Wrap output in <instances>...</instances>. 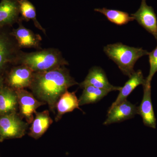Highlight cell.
<instances>
[{
    "instance_id": "6da1fadb",
    "label": "cell",
    "mask_w": 157,
    "mask_h": 157,
    "mask_svg": "<svg viewBox=\"0 0 157 157\" xmlns=\"http://www.w3.org/2000/svg\"><path fill=\"white\" fill-rule=\"evenodd\" d=\"M77 84L69 70L63 66L44 72H34L29 88L38 100L48 104L54 112L60 97L68 88Z\"/></svg>"
},
{
    "instance_id": "7a4b0ae2",
    "label": "cell",
    "mask_w": 157,
    "mask_h": 157,
    "mask_svg": "<svg viewBox=\"0 0 157 157\" xmlns=\"http://www.w3.org/2000/svg\"><path fill=\"white\" fill-rule=\"evenodd\" d=\"M58 49L48 48L34 52H21L17 65H23L34 72H44L69 65Z\"/></svg>"
},
{
    "instance_id": "3957f363",
    "label": "cell",
    "mask_w": 157,
    "mask_h": 157,
    "mask_svg": "<svg viewBox=\"0 0 157 157\" xmlns=\"http://www.w3.org/2000/svg\"><path fill=\"white\" fill-rule=\"evenodd\" d=\"M104 52L117 65L124 75L130 77L134 72L135 63L149 52L141 48H135L121 42L109 44L104 47Z\"/></svg>"
},
{
    "instance_id": "277c9868",
    "label": "cell",
    "mask_w": 157,
    "mask_h": 157,
    "mask_svg": "<svg viewBox=\"0 0 157 157\" xmlns=\"http://www.w3.org/2000/svg\"><path fill=\"white\" fill-rule=\"evenodd\" d=\"M10 28L0 27V76H5L12 67L17 65L22 52L11 35Z\"/></svg>"
},
{
    "instance_id": "5b68a950",
    "label": "cell",
    "mask_w": 157,
    "mask_h": 157,
    "mask_svg": "<svg viewBox=\"0 0 157 157\" xmlns=\"http://www.w3.org/2000/svg\"><path fill=\"white\" fill-rule=\"evenodd\" d=\"M29 124L19 113H12L0 116V142L8 139L21 138L27 133Z\"/></svg>"
},
{
    "instance_id": "8992f818",
    "label": "cell",
    "mask_w": 157,
    "mask_h": 157,
    "mask_svg": "<svg viewBox=\"0 0 157 157\" xmlns=\"http://www.w3.org/2000/svg\"><path fill=\"white\" fill-rule=\"evenodd\" d=\"M34 72L30 68L23 65L12 67L6 73L5 84L16 91L29 88L33 81Z\"/></svg>"
},
{
    "instance_id": "52a82bcc",
    "label": "cell",
    "mask_w": 157,
    "mask_h": 157,
    "mask_svg": "<svg viewBox=\"0 0 157 157\" xmlns=\"http://www.w3.org/2000/svg\"><path fill=\"white\" fill-rule=\"evenodd\" d=\"M17 94L19 114L26 122L30 124L33 121L34 114L39 107L46 104L39 101L33 94L25 89L15 91Z\"/></svg>"
},
{
    "instance_id": "ba28073f",
    "label": "cell",
    "mask_w": 157,
    "mask_h": 157,
    "mask_svg": "<svg viewBox=\"0 0 157 157\" xmlns=\"http://www.w3.org/2000/svg\"><path fill=\"white\" fill-rule=\"evenodd\" d=\"M131 16L140 25L154 36L157 41V17L151 6H147L146 0H142L139 9Z\"/></svg>"
},
{
    "instance_id": "9c48e42d",
    "label": "cell",
    "mask_w": 157,
    "mask_h": 157,
    "mask_svg": "<svg viewBox=\"0 0 157 157\" xmlns=\"http://www.w3.org/2000/svg\"><path fill=\"white\" fill-rule=\"evenodd\" d=\"M17 29L11 30V34L17 41L19 48H34L41 50L42 37L39 34H36L29 29L23 25L22 21L20 20Z\"/></svg>"
},
{
    "instance_id": "30bf717a",
    "label": "cell",
    "mask_w": 157,
    "mask_h": 157,
    "mask_svg": "<svg viewBox=\"0 0 157 157\" xmlns=\"http://www.w3.org/2000/svg\"><path fill=\"white\" fill-rule=\"evenodd\" d=\"M137 114V107L128 100L123 101L114 107L109 109L107 118L104 122L105 125L119 123L132 118Z\"/></svg>"
},
{
    "instance_id": "8fae6325",
    "label": "cell",
    "mask_w": 157,
    "mask_h": 157,
    "mask_svg": "<svg viewBox=\"0 0 157 157\" xmlns=\"http://www.w3.org/2000/svg\"><path fill=\"white\" fill-rule=\"evenodd\" d=\"M79 85L82 88L85 86H91L109 92L120 91L121 88L120 86H115L110 84L105 72L101 67H98L91 68L84 81Z\"/></svg>"
},
{
    "instance_id": "7c38bea8",
    "label": "cell",
    "mask_w": 157,
    "mask_h": 157,
    "mask_svg": "<svg viewBox=\"0 0 157 157\" xmlns=\"http://www.w3.org/2000/svg\"><path fill=\"white\" fill-rule=\"evenodd\" d=\"M143 86V99L140 106L137 107V114L141 117L144 124L146 126L155 129L156 120L152 103L151 86L146 82Z\"/></svg>"
},
{
    "instance_id": "4fadbf2b",
    "label": "cell",
    "mask_w": 157,
    "mask_h": 157,
    "mask_svg": "<svg viewBox=\"0 0 157 157\" xmlns=\"http://www.w3.org/2000/svg\"><path fill=\"white\" fill-rule=\"evenodd\" d=\"M19 4L17 0H1L0 2V27H11L19 22Z\"/></svg>"
},
{
    "instance_id": "5bb4252c",
    "label": "cell",
    "mask_w": 157,
    "mask_h": 157,
    "mask_svg": "<svg viewBox=\"0 0 157 157\" xmlns=\"http://www.w3.org/2000/svg\"><path fill=\"white\" fill-rule=\"evenodd\" d=\"M35 117L32 123L28 135L37 140L44 135L53 123L49 111L45 110L35 113Z\"/></svg>"
},
{
    "instance_id": "9a60e30c",
    "label": "cell",
    "mask_w": 157,
    "mask_h": 157,
    "mask_svg": "<svg viewBox=\"0 0 157 157\" xmlns=\"http://www.w3.org/2000/svg\"><path fill=\"white\" fill-rule=\"evenodd\" d=\"M146 82V79L144 77L142 71L140 70L135 71L132 76L129 77V79L126 82L124 86L121 87L117 98L109 109H111L126 100L128 96L137 86L140 85L144 86Z\"/></svg>"
},
{
    "instance_id": "2e32d148",
    "label": "cell",
    "mask_w": 157,
    "mask_h": 157,
    "mask_svg": "<svg viewBox=\"0 0 157 157\" xmlns=\"http://www.w3.org/2000/svg\"><path fill=\"white\" fill-rule=\"evenodd\" d=\"M76 92V91L70 92L67 90L60 97L56 107L57 114L55 121L56 122L62 118L65 113L72 112L76 109L81 110Z\"/></svg>"
},
{
    "instance_id": "e0dca14e",
    "label": "cell",
    "mask_w": 157,
    "mask_h": 157,
    "mask_svg": "<svg viewBox=\"0 0 157 157\" xmlns=\"http://www.w3.org/2000/svg\"><path fill=\"white\" fill-rule=\"evenodd\" d=\"M18 102L15 90L4 86L0 91V116L17 112Z\"/></svg>"
},
{
    "instance_id": "ac0fdd59",
    "label": "cell",
    "mask_w": 157,
    "mask_h": 157,
    "mask_svg": "<svg viewBox=\"0 0 157 157\" xmlns=\"http://www.w3.org/2000/svg\"><path fill=\"white\" fill-rule=\"evenodd\" d=\"M19 4L20 20L28 21H33L36 27L46 35V30L40 24L37 19L36 12L35 6L29 0H17Z\"/></svg>"
},
{
    "instance_id": "d6986e66",
    "label": "cell",
    "mask_w": 157,
    "mask_h": 157,
    "mask_svg": "<svg viewBox=\"0 0 157 157\" xmlns=\"http://www.w3.org/2000/svg\"><path fill=\"white\" fill-rule=\"evenodd\" d=\"M109 92L91 86L83 88V90L78 99L79 106L97 103L108 94Z\"/></svg>"
},
{
    "instance_id": "ffe728a7",
    "label": "cell",
    "mask_w": 157,
    "mask_h": 157,
    "mask_svg": "<svg viewBox=\"0 0 157 157\" xmlns=\"http://www.w3.org/2000/svg\"><path fill=\"white\" fill-rule=\"evenodd\" d=\"M94 11L104 14L109 21L118 25H124L134 20L132 16L124 11L105 8L95 9Z\"/></svg>"
},
{
    "instance_id": "44dd1931",
    "label": "cell",
    "mask_w": 157,
    "mask_h": 157,
    "mask_svg": "<svg viewBox=\"0 0 157 157\" xmlns=\"http://www.w3.org/2000/svg\"><path fill=\"white\" fill-rule=\"evenodd\" d=\"M149 62L150 64V71L147 78L146 83L151 84L152 78L157 72V45L151 52L149 53Z\"/></svg>"
},
{
    "instance_id": "7402d4cb",
    "label": "cell",
    "mask_w": 157,
    "mask_h": 157,
    "mask_svg": "<svg viewBox=\"0 0 157 157\" xmlns=\"http://www.w3.org/2000/svg\"><path fill=\"white\" fill-rule=\"evenodd\" d=\"M5 85V77L4 76H0V91Z\"/></svg>"
}]
</instances>
